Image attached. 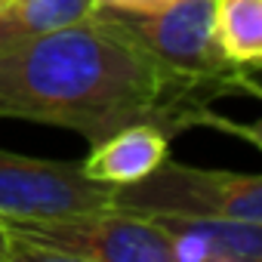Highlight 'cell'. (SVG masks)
<instances>
[{"label":"cell","instance_id":"obj_7","mask_svg":"<svg viewBox=\"0 0 262 262\" xmlns=\"http://www.w3.org/2000/svg\"><path fill=\"white\" fill-rule=\"evenodd\" d=\"M170 155V136L155 123H129L96 142L80 170L105 185H126L148 176Z\"/></svg>","mask_w":262,"mask_h":262},{"label":"cell","instance_id":"obj_10","mask_svg":"<svg viewBox=\"0 0 262 262\" xmlns=\"http://www.w3.org/2000/svg\"><path fill=\"white\" fill-rule=\"evenodd\" d=\"M96 10H108V13H129V16H145V13H161L179 0H93Z\"/></svg>","mask_w":262,"mask_h":262},{"label":"cell","instance_id":"obj_3","mask_svg":"<svg viewBox=\"0 0 262 262\" xmlns=\"http://www.w3.org/2000/svg\"><path fill=\"white\" fill-rule=\"evenodd\" d=\"M111 207L129 213H185L225 216L262 225V179L256 173L204 170L170 155L142 179L111 185Z\"/></svg>","mask_w":262,"mask_h":262},{"label":"cell","instance_id":"obj_11","mask_svg":"<svg viewBox=\"0 0 262 262\" xmlns=\"http://www.w3.org/2000/svg\"><path fill=\"white\" fill-rule=\"evenodd\" d=\"M0 262H13V237H10V222L0 216Z\"/></svg>","mask_w":262,"mask_h":262},{"label":"cell","instance_id":"obj_2","mask_svg":"<svg viewBox=\"0 0 262 262\" xmlns=\"http://www.w3.org/2000/svg\"><path fill=\"white\" fill-rule=\"evenodd\" d=\"M10 237L13 262H173L158 225L120 207L10 222Z\"/></svg>","mask_w":262,"mask_h":262},{"label":"cell","instance_id":"obj_4","mask_svg":"<svg viewBox=\"0 0 262 262\" xmlns=\"http://www.w3.org/2000/svg\"><path fill=\"white\" fill-rule=\"evenodd\" d=\"M114 16L164 65L198 80L216 83L228 96H259V71L241 68L219 47L213 28V0H179L161 13Z\"/></svg>","mask_w":262,"mask_h":262},{"label":"cell","instance_id":"obj_9","mask_svg":"<svg viewBox=\"0 0 262 262\" xmlns=\"http://www.w3.org/2000/svg\"><path fill=\"white\" fill-rule=\"evenodd\" d=\"M213 28L219 47L241 68L262 65V0H213Z\"/></svg>","mask_w":262,"mask_h":262},{"label":"cell","instance_id":"obj_5","mask_svg":"<svg viewBox=\"0 0 262 262\" xmlns=\"http://www.w3.org/2000/svg\"><path fill=\"white\" fill-rule=\"evenodd\" d=\"M111 207V185L90 179L80 161H47L0 148V216L40 222Z\"/></svg>","mask_w":262,"mask_h":262},{"label":"cell","instance_id":"obj_1","mask_svg":"<svg viewBox=\"0 0 262 262\" xmlns=\"http://www.w3.org/2000/svg\"><path fill=\"white\" fill-rule=\"evenodd\" d=\"M219 99L222 86L164 65L108 10L0 50V117L62 126L90 145L129 123H155L170 139L219 126L256 142V129L213 114Z\"/></svg>","mask_w":262,"mask_h":262},{"label":"cell","instance_id":"obj_12","mask_svg":"<svg viewBox=\"0 0 262 262\" xmlns=\"http://www.w3.org/2000/svg\"><path fill=\"white\" fill-rule=\"evenodd\" d=\"M0 4H4V0H0Z\"/></svg>","mask_w":262,"mask_h":262},{"label":"cell","instance_id":"obj_6","mask_svg":"<svg viewBox=\"0 0 262 262\" xmlns=\"http://www.w3.org/2000/svg\"><path fill=\"white\" fill-rule=\"evenodd\" d=\"M145 219L167 237L173 262H262L259 222L185 213H145Z\"/></svg>","mask_w":262,"mask_h":262},{"label":"cell","instance_id":"obj_8","mask_svg":"<svg viewBox=\"0 0 262 262\" xmlns=\"http://www.w3.org/2000/svg\"><path fill=\"white\" fill-rule=\"evenodd\" d=\"M96 10L93 0H4L0 4V50L65 28Z\"/></svg>","mask_w":262,"mask_h":262}]
</instances>
